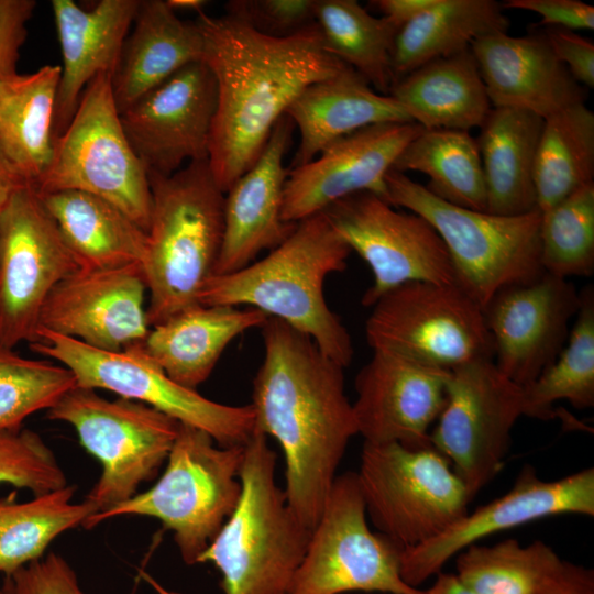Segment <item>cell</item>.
<instances>
[{
  "instance_id": "681fc988",
  "label": "cell",
  "mask_w": 594,
  "mask_h": 594,
  "mask_svg": "<svg viewBox=\"0 0 594 594\" xmlns=\"http://www.w3.org/2000/svg\"><path fill=\"white\" fill-rule=\"evenodd\" d=\"M24 183L0 153V217L13 193Z\"/></svg>"
},
{
  "instance_id": "836d02e7",
  "label": "cell",
  "mask_w": 594,
  "mask_h": 594,
  "mask_svg": "<svg viewBox=\"0 0 594 594\" xmlns=\"http://www.w3.org/2000/svg\"><path fill=\"white\" fill-rule=\"evenodd\" d=\"M508 29L504 8L495 0H437L396 33L391 58L394 81L431 61L470 50L477 38Z\"/></svg>"
},
{
  "instance_id": "ffe728a7",
  "label": "cell",
  "mask_w": 594,
  "mask_h": 594,
  "mask_svg": "<svg viewBox=\"0 0 594 594\" xmlns=\"http://www.w3.org/2000/svg\"><path fill=\"white\" fill-rule=\"evenodd\" d=\"M146 293L142 265L78 270L50 293L38 329L95 349L123 351L141 343L150 331Z\"/></svg>"
},
{
  "instance_id": "74e56055",
  "label": "cell",
  "mask_w": 594,
  "mask_h": 594,
  "mask_svg": "<svg viewBox=\"0 0 594 594\" xmlns=\"http://www.w3.org/2000/svg\"><path fill=\"white\" fill-rule=\"evenodd\" d=\"M74 486L34 496L28 502L0 499V573L10 576L43 558L64 531L85 522L96 508L88 501L73 503Z\"/></svg>"
},
{
  "instance_id": "f35d334b",
  "label": "cell",
  "mask_w": 594,
  "mask_h": 594,
  "mask_svg": "<svg viewBox=\"0 0 594 594\" xmlns=\"http://www.w3.org/2000/svg\"><path fill=\"white\" fill-rule=\"evenodd\" d=\"M581 302L566 343L557 359L522 387L524 416L556 418L553 404L568 400L576 409L594 406V288L580 292Z\"/></svg>"
},
{
  "instance_id": "603a6c76",
  "label": "cell",
  "mask_w": 594,
  "mask_h": 594,
  "mask_svg": "<svg viewBox=\"0 0 594 594\" xmlns=\"http://www.w3.org/2000/svg\"><path fill=\"white\" fill-rule=\"evenodd\" d=\"M295 125L285 114L275 124L261 155L224 194L223 238L213 275L235 272L260 252L280 244L296 223L282 218L288 175L285 156Z\"/></svg>"
},
{
  "instance_id": "7c38bea8",
  "label": "cell",
  "mask_w": 594,
  "mask_h": 594,
  "mask_svg": "<svg viewBox=\"0 0 594 594\" xmlns=\"http://www.w3.org/2000/svg\"><path fill=\"white\" fill-rule=\"evenodd\" d=\"M371 308L365 336L373 351L446 371L494 358L483 308L455 284L405 283Z\"/></svg>"
},
{
  "instance_id": "ab89813d",
  "label": "cell",
  "mask_w": 594,
  "mask_h": 594,
  "mask_svg": "<svg viewBox=\"0 0 594 594\" xmlns=\"http://www.w3.org/2000/svg\"><path fill=\"white\" fill-rule=\"evenodd\" d=\"M539 240L544 272L566 279L594 273V183L541 212Z\"/></svg>"
},
{
  "instance_id": "f5cc1de1",
  "label": "cell",
  "mask_w": 594,
  "mask_h": 594,
  "mask_svg": "<svg viewBox=\"0 0 594 594\" xmlns=\"http://www.w3.org/2000/svg\"><path fill=\"white\" fill-rule=\"evenodd\" d=\"M0 594H10L6 586H0Z\"/></svg>"
},
{
  "instance_id": "bcb514c9",
  "label": "cell",
  "mask_w": 594,
  "mask_h": 594,
  "mask_svg": "<svg viewBox=\"0 0 594 594\" xmlns=\"http://www.w3.org/2000/svg\"><path fill=\"white\" fill-rule=\"evenodd\" d=\"M35 7L34 0H0V78L16 73Z\"/></svg>"
},
{
  "instance_id": "30bf717a",
  "label": "cell",
  "mask_w": 594,
  "mask_h": 594,
  "mask_svg": "<svg viewBox=\"0 0 594 594\" xmlns=\"http://www.w3.org/2000/svg\"><path fill=\"white\" fill-rule=\"evenodd\" d=\"M356 475L372 524L403 549L441 534L472 502L449 461L431 446L364 442Z\"/></svg>"
},
{
  "instance_id": "277c9868",
  "label": "cell",
  "mask_w": 594,
  "mask_h": 594,
  "mask_svg": "<svg viewBox=\"0 0 594 594\" xmlns=\"http://www.w3.org/2000/svg\"><path fill=\"white\" fill-rule=\"evenodd\" d=\"M152 210L142 264L150 327L198 304L223 238L224 193L208 160L168 176L148 174Z\"/></svg>"
},
{
  "instance_id": "b9f144b4",
  "label": "cell",
  "mask_w": 594,
  "mask_h": 594,
  "mask_svg": "<svg viewBox=\"0 0 594 594\" xmlns=\"http://www.w3.org/2000/svg\"><path fill=\"white\" fill-rule=\"evenodd\" d=\"M0 484L31 491L34 496L67 486L52 450L32 430L0 431Z\"/></svg>"
},
{
  "instance_id": "9a60e30c",
  "label": "cell",
  "mask_w": 594,
  "mask_h": 594,
  "mask_svg": "<svg viewBox=\"0 0 594 594\" xmlns=\"http://www.w3.org/2000/svg\"><path fill=\"white\" fill-rule=\"evenodd\" d=\"M78 270L36 188L21 185L0 217V344L32 343L50 293Z\"/></svg>"
},
{
  "instance_id": "ba28073f",
  "label": "cell",
  "mask_w": 594,
  "mask_h": 594,
  "mask_svg": "<svg viewBox=\"0 0 594 594\" xmlns=\"http://www.w3.org/2000/svg\"><path fill=\"white\" fill-rule=\"evenodd\" d=\"M38 193L79 190L112 204L147 232L152 210L148 173L124 132L112 73L97 75L55 139Z\"/></svg>"
},
{
  "instance_id": "cb8c5ba5",
  "label": "cell",
  "mask_w": 594,
  "mask_h": 594,
  "mask_svg": "<svg viewBox=\"0 0 594 594\" xmlns=\"http://www.w3.org/2000/svg\"><path fill=\"white\" fill-rule=\"evenodd\" d=\"M470 51L492 108L524 110L546 119L585 101V88L556 57L541 32L490 34L475 40Z\"/></svg>"
},
{
  "instance_id": "7402d4cb",
  "label": "cell",
  "mask_w": 594,
  "mask_h": 594,
  "mask_svg": "<svg viewBox=\"0 0 594 594\" xmlns=\"http://www.w3.org/2000/svg\"><path fill=\"white\" fill-rule=\"evenodd\" d=\"M449 372L373 351L354 383L358 435L369 443L430 446V428L443 408Z\"/></svg>"
},
{
  "instance_id": "d6a6232c",
  "label": "cell",
  "mask_w": 594,
  "mask_h": 594,
  "mask_svg": "<svg viewBox=\"0 0 594 594\" xmlns=\"http://www.w3.org/2000/svg\"><path fill=\"white\" fill-rule=\"evenodd\" d=\"M543 119L528 111L492 108L476 140L486 212L518 216L538 210L534 173Z\"/></svg>"
},
{
  "instance_id": "3957f363",
  "label": "cell",
  "mask_w": 594,
  "mask_h": 594,
  "mask_svg": "<svg viewBox=\"0 0 594 594\" xmlns=\"http://www.w3.org/2000/svg\"><path fill=\"white\" fill-rule=\"evenodd\" d=\"M350 253L320 212L297 222L292 233L260 261L211 276L198 301L256 308L309 336L345 369L353 359V343L339 316L328 306L324 282L330 274L345 270Z\"/></svg>"
},
{
  "instance_id": "c3c4849f",
  "label": "cell",
  "mask_w": 594,
  "mask_h": 594,
  "mask_svg": "<svg viewBox=\"0 0 594 594\" xmlns=\"http://www.w3.org/2000/svg\"><path fill=\"white\" fill-rule=\"evenodd\" d=\"M437 0H375L370 3L398 30L436 3Z\"/></svg>"
},
{
  "instance_id": "6da1fadb",
  "label": "cell",
  "mask_w": 594,
  "mask_h": 594,
  "mask_svg": "<svg viewBox=\"0 0 594 594\" xmlns=\"http://www.w3.org/2000/svg\"><path fill=\"white\" fill-rule=\"evenodd\" d=\"M261 329L264 359L250 404L255 431L280 446L287 503L312 530L346 447L358 435L344 367L277 318L268 317Z\"/></svg>"
},
{
  "instance_id": "2e32d148",
  "label": "cell",
  "mask_w": 594,
  "mask_h": 594,
  "mask_svg": "<svg viewBox=\"0 0 594 594\" xmlns=\"http://www.w3.org/2000/svg\"><path fill=\"white\" fill-rule=\"evenodd\" d=\"M322 212L372 271L373 284L362 297L363 306L371 308L381 296L409 282L454 284L448 250L421 216L398 211L370 191L342 198Z\"/></svg>"
},
{
  "instance_id": "d6986e66",
  "label": "cell",
  "mask_w": 594,
  "mask_h": 594,
  "mask_svg": "<svg viewBox=\"0 0 594 594\" xmlns=\"http://www.w3.org/2000/svg\"><path fill=\"white\" fill-rule=\"evenodd\" d=\"M580 302L572 282L547 272L498 290L483 307L496 367L521 387L535 381L564 348Z\"/></svg>"
},
{
  "instance_id": "ee69618b",
  "label": "cell",
  "mask_w": 594,
  "mask_h": 594,
  "mask_svg": "<svg viewBox=\"0 0 594 594\" xmlns=\"http://www.w3.org/2000/svg\"><path fill=\"white\" fill-rule=\"evenodd\" d=\"M4 586L10 594H85L75 571L54 552L7 576Z\"/></svg>"
},
{
  "instance_id": "d4e9b609",
  "label": "cell",
  "mask_w": 594,
  "mask_h": 594,
  "mask_svg": "<svg viewBox=\"0 0 594 594\" xmlns=\"http://www.w3.org/2000/svg\"><path fill=\"white\" fill-rule=\"evenodd\" d=\"M140 0H102L81 9L72 0H52L63 66L56 97L54 136L72 120L87 85L112 73L130 32Z\"/></svg>"
},
{
  "instance_id": "f907efd6",
  "label": "cell",
  "mask_w": 594,
  "mask_h": 594,
  "mask_svg": "<svg viewBox=\"0 0 594 594\" xmlns=\"http://www.w3.org/2000/svg\"><path fill=\"white\" fill-rule=\"evenodd\" d=\"M425 594H477L460 582L453 573L440 572Z\"/></svg>"
},
{
  "instance_id": "8d00e7d4",
  "label": "cell",
  "mask_w": 594,
  "mask_h": 594,
  "mask_svg": "<svg viewBox=\"0 0 594 594\" xmlns=\"http://www.w3.org/2000/svg\"><path fill=\"white\" fill-rule=\"evenodd\" d=\"M316 24L328 53L359 73L373 89L388 95L394 77L392 50L398 29L369 13L355 0H318Z\"/></svg>"
},
{
  "instance_id": "7a4b0ae2",
  "label": "cell",
  "mask_w": 594,
  "mask_h": 594,
  "mask_svg": "<svg viewBox=\"0 0 594 594\" xmlns=\"http://www.w3.org/2000/svg\"><path fill=\"white\" fill-rule=\"evenodd\" d=\"M202 61L217 85L208 162L226 194L261 155L275 124L310 84L345 66L328 53L317 24L286 37L231 18L197 14Z\"/></svg>"
},
{
  "instance_id": "484cf974",
  "label": "cell",
  "mask_w": 594,
  "mask_h": 594,
  "mask_svg": "<svg viewBox=\"0 0 594 594\" xmlns=\"http://www.w3.org/2000/svg\"><path fill=\"white\" fill-rule=\"evenodd\" d=\"M285 114L300 136L290 168L309 163L328 145L362 128L413 122L389 95L377 92L350 66L307 86Z\"/></svg>"
},
{
  "instance_id": "f6af8a7d",
  "label": "cell",
  "mask_w": 594,
  "mask_h": 594,
  "mask_svg": "<svg viewBox=\"0 0 594 594\" xmlns=\"http://www.w3.org/2000/svg\"><path fill=\"white\" fill-rule=\"evenodd\" d=\"M556 57L584 88L594 87V44L576 31L543 28L540 31Z\"/></svg>"
},
{
  "instance_id": "5bb4252c",
  "label": "cell",
  "mask_w": 594,
  "mask_h": 594,
  "mask_svg": "<svg viewBox=\"0 0 594 594\" xmlns=\"http://www.w3.org/2000/svg\"><path fill=\"white\" fill-rule=\"evenodd\" d=\"M521 416L522 387L493 360L450 370L446 402L429 442L449 461L471 499L503 468L512 430Z\"/></svg>"
},
{
  "instance_id": "8fae6325",
  "label": "cell",
  "mask_w": 594,
  "mask_h": 594,
  "mask_svg": "<svg viewBox=\"0 0 594 594\" xmlns=\"http://www.w3.org/2000/svg\"><path fill=\"white\" fill-rule=\"evenodd\" d=\"M139 344L109 352L38 329L30 348L67 367L77 386L106 389L143 403L180 424L206 431L219 446H244L251 439L255 418L250 404L224 405L179 385Z\"/></svg>"
},
{
  "instance_id": "d590c367",
  "label": "cell",
  "mask_w": 594,
  "mask_h": 594,
  "mask_svg": "<svg viewBox=\"0 0 594 594\" xmlns=\"http://www.w3.org/2000/svg\"><path fill=\"white\" fill-rule=\"evenodd\" d=\"M419 172L436 197L458 207L486 211L480 150L469 131L422 130L400 152L393 168Z\"/></svg>"
},
{
  "instance_id": "44dd1931",
  "label": "cell",
  "mask_w": 594,
  "mask_h": 594,
  "mask_svg": "<svg viewBox=\"0 0 594 594\" xmlns=\"http://www.w3.org/2000/svg\"><path fill=\"white\" fill-rule=\"evenodd\" d=\"M422 130L415 122L369 125L334 141L309 163L290 168L284 186L283 220L297 223L362 191L386 200L387 173Z\"/></svg>"
},
{
  "instance_id": "ac0fdd59",
  "label": "cell",
  "mask_w": 594,
  "mask_h": 594,
  "mask_svg": "<svg viewBox=\"0 0 594 594\" xmlns=\"http://www.w3.org/2000/svg\"><path fill=\"white\" fill-rule=\"evenodd\" d=\"M217 85L204 61L188 64L120 113L148 174L168 176L208 160Z\"/></svg>"
},
{
  "instance_id": "f1b7e54d",
  "label": "cell",
  "mask_w": 594,
  "mask_h": 594,
  "mask_svg": "<svg viewBox=\"0 0 594 594\" xmlns=\"http://www.w3.org/2000/svg\"><path fill=\"white\" fill-rule=\"evenodd\" d=\"M455 575L477 594H594V572L536 540L472 544L455 557Z\"/></svg>"
},
{
  "instance_id": "60d3db41",
  "label": "cell",
  "mask_w": 594,
  "mask_h": 594,
  "mask_svg": "<svg viewBox=\"0 0 594 594\" xmlns=\"http://www.w3.org/2000/svg\"><path fill=\"white\" fill-rule=\"evenodd\" d=\"M76 385L64 365L26 359L0 344V431L21 428L25 418L48 410Z\"/></svg>"
},
{
  "instance_id": "4fadbf2b",
  "label": "cell",
  "mask_w": 594,
  "mask_h": 594,
  "mask_svg": "<svg viewBox=\"0 0 594 594\" xmlns=\"http://www.w3.org/2000/svg\"><path fill=\"white\" fill-rule=\"evenodd\" d=\"M402 551L370 529L356 472L339 474L288 594H425L404 581Z\"/></svg>"
},
{
  "instance_id": "9c48e42d",
  "label": "cell",
  "mask_w": 594,
  "mask_h": 594,
  "mask_svg": "<svg viewBox=\"0 0 594 594\" xmlns=\"http://www.w3.org/2000/svg\"><path fill=\"white\" fill-rule=\"evenodd\" d=\"M47 417L73 426L81 446L101 463L100 477L86 496L96 514L132 498L142 483L156 476L180 426L143 403L110 400L77 385L47 410Z\"/></svg>"
},
{
  "instance_id": "f546056e",
  "label": "cell",
  "mask_w": 594,
  "mask_h": 594,
  "mask_svg": "<svg viewBox=\"0 0 594 594\" xmlns=\"http://www.w3.org/2000/svg\"><path fill=\"white\" fill-rule=\"evenodd\" d=\"M388 95L425 130L481 128L492 110L470 50L418 67L394 81Z\"/></svg>"
},
{
  "instance_id": "7bdbcfd3",
  "label": "cell",
  "mask_w": 594,
  "mask_h": 594,
  "mask_svg": "<svg viewBox=\"0 0 594 594\" xmlns=\"http://www.w3.org/2000/svg\"><path fill=\"white\" fill-rule=\"evenodd\" d=\"M318 0H231L227 15L273 37L294 35L316 23Z\"/></svg>"
},
{
  "instance_id": "4316f807",
  "label": "cell",
  "mask_w": 594,
  "mask_h": 594,
  "mask_svg": "<svg viewBox=\"0 0 594 594\" xmlns=\"http://www.w3.org/2000/svg\"><path fill=\"white\" fill-rule=\"evenodd\" d=\"M268 316L252 307L196 304L150 328L141 350L174 382L195 389L212 373L227 346L261 328Z\"/></svg>"
},
{
  "instance_id": "816d5d0a",
  "label": "cell",
  "mask_w": 594,
  "mask_h": 594,
  "mask_svg": "<svg viewBox=\"0 0 594 594\" xmlns=\"http://www.w3.org/2000/svg\"><path fill=\"white\" fill-rule=\"evenodd\" d=\"M169 8L177 12L180 10L193 11L197 14L205 12L204 9L208 6L205 0H166Z\"/></svg>"
},
{
  "instance_id": "5b68a950",
  "label": "cell",
  "mask_w": 594,
  "mask_h": 594,
  "mask_svg": "<svg viewBox=\"0 0 594 594\" xmlns=\"http://www.w3.org/2000/svg\"><path fill=\"white\" fill-rule=\"evenodd\" d=\"M276 452L254 431L244 444L241 496L201 554L221 573L224 594H288L310 540L275 477Z\"/></svg>"
},
{
  "instance_id": "4dcf8cb0",
  "label": "cell",
  "mask_w": 594,
  "mask_h": 594,
  "mask_svg": "<svg viewBox=\"0 0 594 594\" xmlns=\"http://www.w3.org/2000/svg\"><path fill=\"white\" fill-rule=\"evenodd\" d=\"M38 194L79 270L143 264L147 233L119 208L79 190Z\"/></svg>"
},
{
  "instance_id": "e0dca14e",
  "label": "cell",
  "mask_w": 594,
  "mask_h": 594,
  "mask_svg": "<svg viewBox=\"0 0 594 594\" xmlns=\"http://www.w3.org/2000/svg\"><path fill=\"white\" fill-rule=\"evenodd\" d=\"M594 516V469L554 481L539 477L525 465L503 496L466 513L432 539L403 549L400 572L416 588L442 572L446 563L482 539L527 522L558 515Z\"/></svg>"
},
{
  "instance_id": "7dc6e473",
  "label": "cell",
  "mask_w": 594,
  "mask_h": 594,
  "mask_svg": "<svg viewBox=\"0 0 594 594\" xmlns=\"http://www.w3.org/2000/svg\"><path fill=\"white\" fill-rule=\"evenodd\" d=\"M505 9H517L539 14V25L566 30H593L594 8L579 0H507Z\"/></svg>"
},
{
  "instance_id": "8992f818",
  "label": "cell",
  "mask_w": 594,
  "mask_h": 594,
  "mask_svg": "<svg viewBox=\"0 0 594 594\" xmlns=\"http://www.w3.org/2000/svg\"><path fill=\"white\" fill-rule=\"evenodd\" d=\"M244 446L222 447L206 431L180 424L158 481L82 526L123 515L158 519L174 532L183 561L193 565L233 513L241 496L239 472Z\"/></svg>"
},
{
  "instance_id": "83f0119b",
  "label": "cell",
  "mask_w": 594,
  "mask_h": 594,
  "mask_svg": "<svg viewBox=\"0 0 594 594\" xmlns=\"http://www.w3.org/2000/svg\"><path fill=\"white\" fill-rule=\"evenodd\" d=\"M202 57L204 37L196 20H182L165 0H140L112 74L119 112Z\"/></svg>"
},
{
  "instance_id": "e575fe53",
  "label": "cell",
  "mask_w": 594,
  "mask_h": 594,
  "mask_svg": "<svg viewBox=\"0 0 594 594\" xmlns=\"http://www.w3.org/2000/svg\"><path fill=\"white\" fill-rule=\"evenodd\" d=\"M594 113L584 102L543 119L535 161L540 212L594 183Z\"/></svg>"
},
{
  "instance_id": "1f68e13d",
  "label": "cell",
  "mask_w": 594,
  "mask_h": 594,
  "mask_svg": "<svg viewBox=\"0 0 594 594\" xmlns=\"http://www.w3.org/2000/svg\"><path fill=\"white\" fill-rule=\"evenodd\" d=\"M61 73L58 65H44L30 74L0 78V153L34 187L53 158Z\"/></svg>"
},
{
  "instance_id": "52a82bcc",
  "label": "cell",
  "mask_w": 594,
  "mask_h": 594,
  "mask_svg": "<svg viewBox=\"0 0 594 594\" xmlns=\"http://www.w3.org/2000/svg\"><path fill=\"white\" fill-rule=\"evenodd\" d=\"M385 184L387 202L421 216L436 229L448 250L454 284L482 308L502 288L544 272L539 210L499 216L458 207L395 169L387 173Z\"/></svg>"
}]
</instances>
